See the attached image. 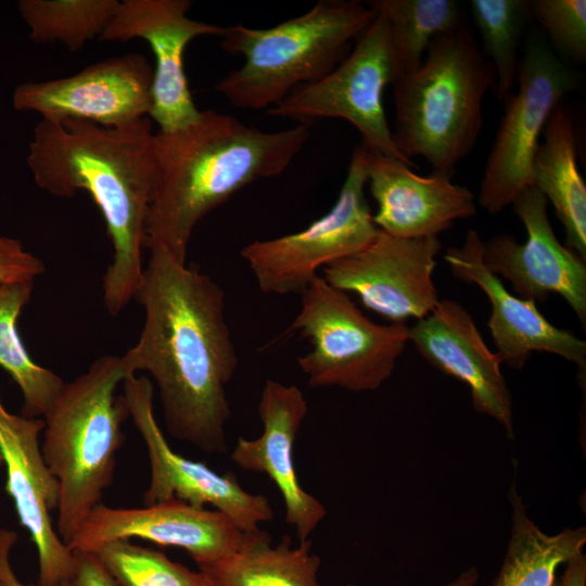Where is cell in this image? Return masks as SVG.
Returning a JSON list of instances; mask_svg holds the SVG:
<instances>
[{
    "label": "cell",
    "instance_id": "obj_1",
    "mask_svg": "<svg viewBox=\"0 0 586 586\" xmlns=\"http://www.w3.org/2000/svg\"><path fill=\"white\" fill-rule=\"evenodd\" d=\"M150 251L136 296L144 323L123 362L129 374L151 375L174 438L206 454H224L231 417L226 387L239 365L225 292L168 251Z\"/></svg>",
    "mask_w": 586,
    "mask_h": 586
},
{
    "label": "cell",
    "instance_id": "obj_2",
    "mask_svg": "<svg viewBox=\"0 0 586 586\" xmlns=\"http://www.w3.org/2000/svg\"><path fill=\"white\" fill-rule=\"evenodd\" d=\"M154 133L149 117L120 127L41 119L28 148L26 162L40 189L60 198L86 191L100 209L114 250L103 276L104 305L113 316L136 298L143 278Z\"/></svg>",
    "mask_w": 586,
    "mask_h": 586
},
{
    "label": "cell",
    "instance_id": "obj_3",
    "mask_svg": "<svg viewBox=\"0 0 586 586\" xmlns=\"http://www.w3.org/2000/svg\"><path fill=\"white\" fill-rule=\"evenodd\" d=\"M309 137V125L264 131L213 110L182 129L155 132L145 246L186 263L201 219L252 182L282 174Z\"/></svg>",
    "mask_w": 586,
    "mask_h": 586
},
{
    "label": "cell",
    "instance_id": "obj_4",
    "mask_svg": "<svg viewBox=\"0 0 586 586\" xmlns=\"http://www.w3.org/2000/svg\"><path fill=\"white\" fill-rule=\"evenodd\" d=\"M496 75L472 31L462 22L436 36L422 64L393 82V141L409 162L425 158L453 176L481 132L482 104Z\"/></svg>",
    "mask_w": 586,
    "mask_h": 586
},
{
    "label": "cell",
    "instance_id": "obj_5",
    "mask_svg": "<svg viewBox=\"0 0 586 586\" xmlns=\"http://www.w3.org/2000/svg\"><path fill=\"white\" fill-rule=\"evenodd\" d=\"M128 375L122 356L103 355L64 382L43 415L41 451L59 483L56 532L66 545L112 484L129 417L115 391Z\"/></svg>",
    "mask_w": 586,
    "mask_h": 586
},
{
    "label": "cell",
    "instance_id": "obj_6",
    "mask_svg": "<svg viewBox=\"0 0 586 586\" xmlns=\"http://www.w3.org/2000/svg\"><path fill=\"white\" fill-rule=\"evenodd\" d=\"M357 0H320L273 27H226L221 48L244 58L215 90L242 110L270 109L296 87L329 74L375 17Z\"/></svg>",
    "mask_w": 586,
    "mask_h": 586
},
{
    "label": "cell",
    "instance_id": "obj_7",
    "mask_svg": "<svg viewBox=\"0 0 586 586\" xmlns=\"http://www.w3.org/2000/svg\"><path fill=\"white\" fill-rule=\"evenodd\" d=\"M300 295L301 308L284 334L298 332L311 345L297 358L307 384L352 392L379 388L409 341V327L372 321L346 292L320 276Z\"/></svg>",
    "mask_w": 586,
    "mask_h": 586
},
{
    "label": "cell",
    "instance_id": "obj_8",
    "mask_svg": "<svg viewBox=\"0 0 586 586\" xmlns=\"http://www.w3.org/2000/svg\"><path fill=\"white\" fill-rule=\"evenodd\" d=\"M375 13L339 65L320 79L293 89L266 114L309 126L323 118L344 119L358 130L366 149L412 167L396 149L384 111L385 87L393 85L399 72L386 18Z\"/></svg>",
    "mask_w": 586,
    "mask_h": 586
},
{
    "label": "cell",
    "instance_id": "obj_9",
    "mask_svg": "<svg viewBox=\"0 0 586 586\" xmlns=\"http://www.w3.org/2000/svg\"><path fill=\"white\" fill-rule=\"evenodd\" d=\"M366 148L357 145L333 206L301 231L256 240L241 251L263 293L300 294L318 269L368 246L379 234L367 198Z\"/></svg>",
    "mask_w": 586,
    "mask_h": 586
},
{
    "label": "cell",
    "instance_id": "obj_10",
    "mask_svg": "<svg viewBox=\"0 0 586 586\" xmlns=\"http://www.w3.org/2000/svg\"><path fill=\"white\" fill-rule=\"evenodd\" d=\"M518 88L504 103L505 113L487 157L479 194L480 205L497 214L528 186L532 163L546 123L577 87V77L534 33L518 66Z\"/></svg>",
    "mask_w": 586,
    "mask_h": 586
},
{
    "label": "cell",
    "instance_id": "obj_11",
    "mask_svg": "<svg viewBox=\"0 0 586 586\" xmlns=\"http://www.w3.org/2000/svg\"><path fill=\"white\" fill-rule=\"evenodd\" d=\"M123 386L129 418L144 442L150 464L144 506L171 498L195 507L208 505L243 532L256 531L272 520L269 500L242 488L233 473L218 474L170 447L154 415V388L148 377L130 374Z\"/></svg>",
    "mask_w": 586,
    "mask_h": 586
},
{
    "label": "cell",
    "instance_id": "obj_12",
    "mask_svg": "<svg viewBox=\"0 0 586 586\" xmlns=\"http://www.w3.org/2000/svg\"><path fill=\"white\" fill-rule=\"evenodd\" d=\"M437 237L398 238L379 231L364 250L322 268L323 279L355 293L362 305L390 322L428 316L438 303L433 281Z\"/></svg>",
    "mask_w": 586,
    "mask_h": 586
},
{
    "label": "cell",
    "instance_id": "obj_13",
    "mask_svg": "<svg viewBox=\"0 0 586 586\" xmlns=\"http://www.w3.org/2000/svg\"><path fill=\"white\" fill-rule=\"evenodd\" d=\"M190 0H124L101 34L100 41L142 39L155 56L152 109L149 118L158 131L182 129L201 115L184 72L188 44L198 37H222L226 27L191 18Z\"/></svg>",
    "mask_w": 586,
    "mask_h": 586
},
{
    "label": "cell",
    "instance_id": "obj_14",
    "mask_svg": "<svg viewBox=\"0 0 586 586\" xmlns=\"http://www.w3.org/2000/svg\"><path fill=\"white\" fill-rule=\"evenodd\" d=\"M152 84L151 64L131 52L67 77L20 84L12 103L15 110L38 113L46 120L79 119L120 127L149 117Z\"/></svg>",
    "mask_w": 586,
    "mask_h": 586
},
{
    "label": "cell",
    "instance_id": "obj_15",
    "mask_svg": "<svg viewBox=\"0 0 586 586\" xmlns=\"http://www.w3.org/2000/svg\"><path fill=\"white\" fill-rule=\"evenodd\" d=\"M526 229V241L502 233L483 244V262L497 277L508 280L519 297L545 302L551 293L561 295L586 323V265L574 251L562 245L547 214V200L534 186L512 202Z\"/></svg>",
    "mask_w": 586,
    "mask_h": 586
},
{
    "label": "cell",
    "instance_id": "obj_16",
    "mask_svg": "<svg viewBox=\"0 0 586 586\" xmlns=\"http://www.w3.org/2000/svg\"><path fill=\"white\" fill-rule=\"evenodd\" d=\"M243 531L227 515L171 498L141 508L99 504L67 544L72 551L94 552L102 545L141 538L164 547L181 548L196 565L234 551Z\"/></svg>",
    "mask_w": 586,
    "mask_h": 586
},
{
    "label": "cell",
    "instance_id": "obj_17",
    "mask_svg": "<svg viewBox=\"0 0 586 586\" xmlns=\"http://www.w3.org/2000/svg\"><path fill=\"white\" fill-rule=\"evenodd\" d=\"M43 428V419L11 413L0 398V454L7 470L5 491L37 549L38 585L58 586L73 579L75 559L51 520V512L59 506L60 488L39 444Z\"/></svg>",
    "mask_w": 586,
    "mask_h": 586
},
{
    "label": "cell",
    "instance_id": "obj_18",
    "mask_svg": "<svg viewBox=\"0 0 586 586\" xmlns=\"http://www.w3.org/2000/svg\"><path fill=\"white\" fill-rule=\"evenodd\" d=\"M483 244L479 232L471 229L463 244L449 247L444 257L456 278L476 284L488 297V328L502 362L521 370L533 352H547L576 364L585 373L586 342L550 323L536 303L508 292L485 266Z\"/></svg>",
    "mask_w": 586,
    "mask_h": 586
},
{
    "label": "cell",
    "instance_id": "obj_19",
    "mask_svg": "<svg viewBox=\"0 0 586 586\" xmlns=\"http://www.w3.org/2000/svg\"><path fill=\"white\" fill-rule=\"evenodd\" d=\"M409 341L442 372L464 382L473 407L500 423L514 437L512 399L497 353L485 344L471 314L456 301H438L434 309L409 328Z\"/></svg>",
    "mask_w": 586,
    "mask_h": 586
},
{
    "label": "cell",
    "instance_id": "obj_20",
    "mask_svg": "<svg viewBox=\"0 0 586 586\" xmlns=\"http://www.w3.org/2000/svg\"><path fill=\"white\" fill-rule=\"evenodd\" d=\"M257 411L262 435L254 440L239 436L231 460L243 470L270 477L283 499L284 521L304 542L327 515L324 506L303 488L294 464V444L308 412L307 402L296 385L267 380Z\"/></svg>",
    "mask_w": 586,
    "mask_h": 586
},
{
    "label": "cell",
    "instance_id": "obj_21",
    "mask_svg": "<svg viewBox=\"0 0 586 586\" xmlns=\"http://www.w3.org/2000/svg\"><path fill=\"white\" fill-rule=\"evenodd\" d=\"M367 184L377 202L373 221L398 238L437 237L457 219L475 214L473 193L453 183L451 176L433 170L413 173L402 161L366 149Z\"/></svg>",
    "mask_w": 586,
    "mask_h": 586
},
{
    "label": "cell",
    "instance_id": "obj_22",
    "mask_svg": "<svg viewBox=\"0 0 586 586\" xmlns=\"http://www.w3.org/2000/svg\"><path fill=\"white\" fill-rule=\"evenodd\" d=\"M570 111L560 102L550 114L532 163V186L549 201L561 221L566 247L586 259V184L576 162Z\"/></svg>",
    "mask_w": 586,
    "mask_h": 586
},
{
    "label": "cell",
    "instance_id": "obj_23",
    "mask_svg": "<svg viewBox=\"0 0 586 586\" xmlns=\"http://www.w3.org/2000/svg\"><path fill=\"white\" fill-rule=\"evenodd\" d=\"M320 564L310 538L292 546L283 536L272 545L269 533L258 528L243 532L231 553L198 568L209 586H322Z\"/></svg>",
    "mask_w": 586,
    "mask_h": 586
},
{
    "label": "cell",
    "instance_id": "obj_24",
    "mask_svg": "<svg viewBox=\"0 0 586 586\" xmlns=\"http://www.w3.org/2000/svg\"><path fill=\"white\" fill-rule=\"evenodd\" d=\"M508 499L511 528L507 550L493 586H556V573L586 544V528L566 527L549 535L527 515L513 481Z\"/></svg>",
    "mask_w": 586,
    "mask_h": 586
},
{
    "label": "cell",
    "instance_id": "obj_25",
    "mask_svg": "<svg viewBox=\"0 0 586 586\" xmlns=\"http://www.w3.org/2000/svg\"><path fill=\"white\" fill-rule=\"evenodd\" d=\"M34 281L0 284V367L18 385L23 416L44 415L64 382L52 370L36 364L17 332V318L31 297Z\"/></svg>",
    "mask_w": 586,
    "mask_h": 586
},
{
    "label": "cell",
    "instance_id": "obj_26",
    "mask_svg": "<svg viewBox=\"0 0 586 586\" xmlns=\"http://www.w3.org/2000/svg\"><path fill=\"white\" fill-rule=\"evenodd\" d=\"M367 4L386 18L399 75L417 71L432 40L463 22L455 0H373Z\"/></svg>",
    "mask_w": 586,
    "mask_h": 586
},
{
    "label": "cell",
    "instance_id": "obj_27",
    "mask_svg": "<svg viewBox=\"0 0 586 586\" xmlns=\"http://www.w3.org/2000/svg\"><path fill=\"white\" fill-rule=\"evenodd\" d=\"M117 0H20L17 10L38 43L59 42L69 51L100 38L113 18Z\"/></svg>",
    "mask_w": 586,
    "mask_h": 586
},
{
    "label": "cell",
    "instance_id": "obj_28",
    "mask_svg": "<svg viewBox=\"0 0 586 586\" xmlns=\"http://www.w3.org/2000/svg\"><path fill=\"white\" fill-rule=\"evenodd\" d=\"M471 13L483 42V54L495 75L497 100L505 103L513 92L521 35L532 16L525 0H471Z\"/></svg>",
    "mask_w": 586,
    "mask_h": 586
},
{
    "label": "cell",
    "instance_id": "obj_29",
    "mask_svg": "<svg viewBox=\"0 0 586 586\" xmlns=\"http://www.w3.org/2000/svg\"><path fill=\"white\" fill-rule=\"evenodd\" d=\"M92 553L118 586H209L200 571L128 539L109 542Z\"/></svg>",
    "mask_w": 586,
    "mask_h": 586
},
{
    "label": "cell",
    "instance_id": "obj_30",
    "mask_svg": "<svg viewBox=\"0 0 586 586\" xmlns=\"http://www.w3.org/2000/svg\"><path fill=\"white\" fill-rule=\"evenodd\" d=\"M528 5L532 16L562 53L577 61L585 60V0H531Z\"/></svg>",
    "mask_w": 586,
    "mask_h": 586
},
{
    "label": "cell",
    "instance_id": "obj_31",
    "mask_svg": "<svg viewBox=\"0 0 586 586\" xmlns=\"http://www.w3.org/2000/svg\"><path fill=\"white\" fill-rule=\"evenodd\" d=\"M44 272L40 258L13 238L0 237V284L34 281Z\"/></svg>",
    "mask_w": 586,
    "mask_h": 586
},
{
    "label": "cell",
    "instance_id": "obj_32",
    "mask_svg": "<svg viewBox=\"0 0 586 586\" xmlns=\"http://www.w3.org/2000/svg\"><path fill=\"white\" fill-rule=\"evenodd\" d=\"M74 586H118L94 553L73 551Z\"/></svg>",
    "mask_w": 586,
    "mask_h": 586
},
{
    "label": "cell",
    "instance_id": "obj_33",
    "mask_svg": "<svg viewBox=\"0 0 586 586\" xmlns=\"http://www.w3.org/2000/svg\"><path fill=\"white\" fill-rule=\"evenodd\" d=\"M17 535L9 530H0V582L3 586H39L22 583L14 574L9 560V553ZM58 586H74L72 581L63 582Z\"/></svg>",
    "mask_w": 586,
    "mask_h": 586
},
{
    "label": "cell",
    "instance_id": "obj_34",
    "mask_svg": "<svg viewBox=\"0 0 586 586\" xmlns=\"http://www.w3.org/2000/svg\"><path fill=\"white\" fill-rule=\"evenodd\" d=\"M556 586H586V556L583 551L565 563L564 572Z\"/></svg>",
    "mask_w": 586,
    "mask_h": 586
},
{
    "label": "cell",
    "instance_id": "obj_35",
    "mask_svg": "<svg viewBox=\"0 0 586 586\" xmlns=\"http://www.w3.org/2000/svg\"><path fill=\"white\" fill-rule=\"evenodd\" d=\"M479 576H480L479 571L472 566L463 571L455 579L441 586H475L479 582ZM347 586H356V585L349 584Z\"/></svg>",
    "mask_w": 586,
    "mask_h": 586
},
{
    "label": "cell",
    "instance_id": "obj_36",
    "mask_svg": "<svg viewBox=\"0 0 586 586\" xmlns=\"http://www.w3.org/2000/svg\"><path fill=\"white\" fill-rule=\"evenodd\" d=\"M3 463L2 456L0 454V466Z\"/></svg>",
    "mask_w": 586,
    "mask_h": 586
},
{
    "label": "cell",
    "instance_id": "obj_37",
    "mask_svg": "<svg viewBox=\"0 0 586 586\" xmlns=\"http://www.w3.org/2000/svg\"><path fill=\"white\" fill-rule=\"evenodd\" d=\"M0 586H3L1 582H0Z\"/></svg>",
    "mask_w": 586,
    "mask_h": 586
}]
</instances>
